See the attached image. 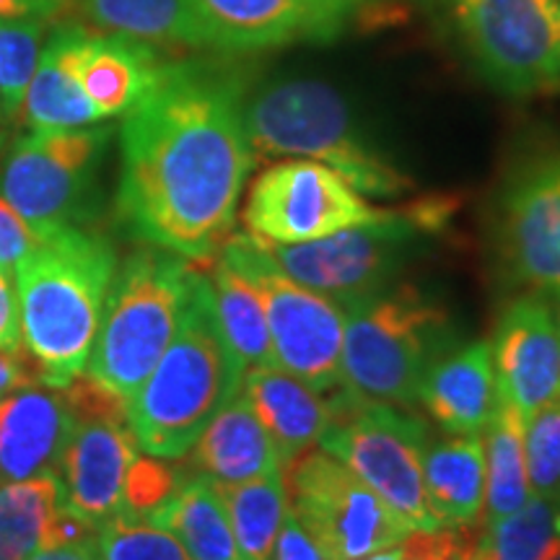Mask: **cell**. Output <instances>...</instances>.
Returning <instances> with one entry per match:
<instances>
[{
	"instance_id": "obj_1",
	"label": "cell",
	"mask_w": 560,
	"mask_h": 560,
	"mask_svg": "<svg viewBox=\"0 0 560 560\" xmlns=\"http://www.w3.org/2000/svg\"><path fill=\"white\" fill-rule=\"evenodd\" d=\"M244 94L234 68L166 60L156 86L122 117L115 213L132 240L190 262L219 255L257 164Z\"/></svg>"
},
{
	"instance_id": "obj_2",
	"label": "cell",
	"mask_w": 560,
	"mask_h": 560,
	"mask_svg": "<svg viewBox=\"0 0 560 560\" xmlns=\"http://www.w3.org/2000/svg\"><path fill=\"white\" fill-rule=\"evenodd\" d=\"M117 255L91 229L39 231V242L13 270L21 310V346L39 382L62 389L86 374Z\"/></svg>"
},
{
	"instance_id": "obj_3",
	"label": "cell",
	"mask_w": 560,
	"mask_h": 560,
	"mask_svg": "<svg viewBox=\"0 0 560 560\" xmlns=\"http://www.w3.org/2000/svg\"><path fill=\"white\" fill-rule=\"evenodd\" d=\"M242 380L244 366L215 317L210 278L198 270L177 332L128 400V425L140 452L187 457L215 412L242 389Z\"/></svg>"
},
{
	"instance_id": "obj_4",
	"label": "cell",
	"mask_w": 560,
	"mask_h": 560,
	"mask_svg": "<svg viewBox=\"0 0 560 560\" xmlns=\"http://www.w3.org/2000/svg\"><path fill=\"white\" fill-rule=\"evenodd\" d=\"M244 130L255 159H312L327 164L363 198L408 195L412 179L369 143L346 96L317 79H278L244 94Z\"/></svg>"
},
{
	"instance_id": "obj_5",
	"label": "cell",
	"mask_w": 560,
	"mask_h": 560,
	"mask_svg": "<svg viewBox=\"0 0 560 560\" xmlns=\"http://www.w3.org/2000/svg\"><path fill=\"white\" fill-rule=\"evenodd\" d=\"M198 268L143 244L117 265L86 374L130 400L177 332Z\"/></svg>"
},
{
	"instance_id": "obj_6",
	"label": "cell",
	"mask_w": 560,
	"mask_h": 560,
	"mask_svg": "<svg viewBox=\"0 0 560 560\" xmlns=\"http://www.w3.org/2000/svg\"><path fill=\"white\" fill-rule=\"evenodd\" d=\"M346 310L342 387L366 400L412 408L433 361L450 350V314L410 283H392Z\"/></svg>"
},
{
	"instance_id": "obj_7",
	"label": "cell",
	"mask_w": 560,
	"mask_h": 560,
	"mask_svg": "<svg viewBox=\"0 0 560 560\" xmlns=\"http://www.w3.org/2000/svg\"><path fill=\"white\" fill-rule=\"evenodd\" d=\"M429 425L397 405L366 400L340 387L332 395V420L319 446L338 457L412 529H444L425 493L423 457Z\"/></svg>"
},
{
	"instance_id": "obj_8",
	"label": "cell",
	"mask_w": 560,
	"mask_h": 560,
	"mask_svg": "<svg viewBox=\"0 0 560 560\" xmlns=\"http://www.w3.org/2000/svg\"><path fill=\"white\" fill-rule=\"evenodd\" d=\"M450 208L444 202H418L410 210H389L380 221L363 223L325 240L301 244L260 242L270 260L296 283L325 293L338 304L374 296L395 283L410 260L420 236L439 229Z\"/></svg>"
},
{
	"instance_id": "obj_9",
	"label": "cell",
	"mask_w": 560,
	"mask_h": 560,
	"mask_svg": "<svg viewBox=\"0 0 560 560\" xmlns=\"http://www.w3.org/2000/svg\"><path fill=\"white\" fill-rule=\"evenodd\" d=\"M112 140L107 125L30 130L0 166V195L37 231L89 229L102 206V166Z\"/></svg>"
},
{
	"instance_id": "obj_10",
	"label": "cell",
	"mask_w": 560,
	"mask_h": 560,
	"mask_svg": "<svg viewBox=\"0 0 560 560\" xmlns=\"http://www.w3.org/2000/svg\"><path fill=\"white\" fill-rule=\"evenodd\" d=\"M262 293L276 366L317 392L342 387L346 310L325 293L285 276L255 236L231 234L219 249Z\"/></svg>"
},
{
	"instance_id": "obj_11",
	"label": "cell",
	"mask_w": 560,
	"mask_h": 560,
	"mask_svg": "<svg viewBox=\"0 0 560 560\" xmlns=\"http://www.w3.org/2000/svg\"><path fill=\"white\" fill-rule=\"evenodd\" d=\"M459 39L490 86L506 96L560 89L558 0H450Z\"/></svg>"
},
{
	"instance_id": "obj_12",
	"label": "cell",
	"mask_w": 560,
	"mask_h": 560,
	"mask_svg": "<svg viewBox=\"0 0 560 560\" xmlns=\"http://www.w3.org/2000/svg\"><path fill=\"white\" fill-rule=\"evenodd\" d=\"M285 472L289 509L327 560L366 558L416 532L322 446L299 454Z\"/></svg>"
},
{
	"instance_id": "obj_13",
	"label": "cell",
	"mask_w": 560,
	"mask_h": 560,
	"mask_svg": "<svg viewBox=\"0 0 560 560\" xmlns=\"http://www.w3.org/2000/svg\"><path fill=\"white\" fill-rule=\"evenodd\" d=\"M387 213L371 206L327 164L285 159L252 182L242 221L247 234L260 242L301 244L380 221Z\"/></svg>"
},
{
	"instance_id": "obj_14",
	"label": "cell",
	"mask_w": 560,
	"mask_h": 560,
	"mask_svg": "<svg viewBox=\"0 0 560 560\" xmlns=\"http://www.w3.org/2000/svg\"><path fill=\"white\" fill-rule=\"evenodd\" d=\"M499 255L516 283L560 296V151L524 159L499 198Z\"/></svg>"
},
{
	"instance_id": "obj_15",
	"label": "cell",
	"mask_w": 560,
	"mask_h": 560,
	"mask_svg": "<svg viewBox=\"0 0 560 560\" xmlns=\"http://www.w3.org/2000/svg\"><path fill=\"white\" fill-rule=\"evenodd\" d=\"M490 350L499 395L524 423L545 405L560 400V335L545 293L509 301Z\"/></svg>"
},
{
	"instance_id": "obj_16",
	"label": "cell",
	"mask_w": 560,
	"mask_h": 560,
	"mask_svg": "<svg viewBox=\"0 0 560 560\" xmlns=\"http://www.w3.org/2000/svg\"><path fill=\"white\" fill-rule=\"evenodd\" d=\"M140 454L128 420L81 418L58 465L62 506L100 529L122 516L125 482Z\"/></svg>"
},
{
	"instance_id": "obj_17",
	"label": "cell",
	"mask_w": 560,
	"mask_h": 560,
	"mask_svg": "<svg viewBox=\"0 0 560 560\" xmlns=\"http://www.w3.org/2000/svg\"><path fill=\"white\" fill-rule=\"evenodd\" d=\"M208 50L247 55L335 39L346 21L314 0H192Z\"/></svg>"
},
{
	"instance_id": "obj_18",
	"label": "cell",
	"mask_w": 560,
	"mask_h": 560,
	"mask_svg": "<svg viewBox=\"0 0 560 560\" xmlns=\"http://www.w3.org/2000/svg\"><path fill=\"white\" fill-rule=\"evenodd\" d=\"M68 45L79 89L102 122L128 115L166 66L159 47L81 24H68Z\"/></svg>"
},
{
	"instance_id": "obj_19",
	"label": "cell",
	"mask_w": 560,
	"mask_h": 560,
	"mask_svg": "<svg viewBox=\"0 0 560 560\" xmlns=\"http://www.w3.org/2000/svg\"><path fill=\"white\" fill-rule=\"evenodd\" d=\"M75 416L66 392L30 384L0 400V480L58 472Z\"/></svg>"
},
{
	"instance_id": "obj_20",
	"label": "cell",
	"mask_w": 560,
	"mask_h": 560,
	"mask_svg": "<svg viewBox=\"0 0 560 560\" xmlns=\"http://www.w3.org/2000/svg\"><path fill=\"white\" fill-rule=\"evenodd\" d=\"M418 402L446 433H482L499 402L488 340L444 350L420 382Z\"/></svg>"
},
{
	"instance_id": "obj_21",
	"label": "cell",
	"mask_w": 560,
	"mask_h": 560,
	"mask_svg": "<svg viewBox=\"0 0 560 560\" xmlns=\"http://www.w3.org/2000/svg\"><path fill=\"white\" fill-rule=\"evenodd\" d=\"M190 470L221 486H240L270 472H285L268 429L244 392H236L192 444Z\"/></svg>"
},
{
	"instance_id": "obj_22",
	"label": "cell",
	"mask_w": 560,
	"mask_h": 560,
	"mask_svg": "<svg viewBox=\"0 0 560 560\" xmlns=\"http://www.w3.org/2000/svg\"><path fill=\"white\" fill-rule=\"evenodd\" d=\"M242 392L268 429L283 467L319 444L332 420V397H325L278 366L244 371Z\"/></svg>"
},
{
	"instance_id": "obj_23",
	"label": "cell",
	"mask_w": 560,
	"mask_h": 560,
	"mask_svg": "<svg viewBox=\"0 0 560 560\" xmlns=\"http://www.w3.org/2000/svg\"><path fill=\"white\" fill-rule=\"evenodd\" d=\"M423 478L431 506L444 527H480L486 506L482 433H450L441 441H429Z\"/></svg>"
},
{
	"instance_id": "obj_24",
	"label": "cell",
	"mask_w": 560,
	"mask_h": 560,
	"mask_svg": "<svg viewBox=\"0 0 560 560\" xmlns=\"http://www.w3.org/2000/svg\"><path fill=\"white\" fill-rule=\"evenodd\" d=\"M94 30L122 34L151 47L208 50L192 0H73Z\"/></svg>"
},
{
	"instance_id": "obj_25",
	"label": "cell",
	"mask_w": 560,
	"mask_h": 560,
	"mask_svg": "<svg viewBox=\"0 0 560 560\" xmlns=\"http://www.w3.org/2000/svg\"><path fill=\"white\" fill-rule=\"evenodd\" d=\"M21 115L30 130H70L102 122L73 75L68 24L58 26L42 45Z\"/></svg>"
},
{
	"instance_id": "obj_26",
	"label": "cell",
	"mask_w": 560,
	"mask_h": 560,
	"mask_svg": "<svg viewBox=\"0 0 560 560\" xmlns=\"http://www.w3.org/2000/svg\"><path fill=\"white\" fill-rule=\"evenodd\" d=\"M145 520L170 529L192 560H244L213 480L187 478L164 506Z\"/></svg>"
},
{
	"instance_id": "obj_27",
	"label": "cell",
	"mask_w": 560,
	"mask_h": 560,
	"mask_svg": "<svg viewBox=\"0 0 560 560\" xmlns=\"http://www.w3.org/2000/svg\"><path fill=\"white\" fill-rule=\"evenodd\" d=\"M210 289H213L215 317H219L223 338L244 371L276 366L268 314H265L262 293L255 280L219 255L215 268L210 270Z\"/></svg>"
},
{
	"instance_id": "obj_28",
	"label": "cell",
	"mask_w": 560,
	"mask_h": 560,
	"mask_svg": "<svg viewBox=\"0 0 560 560\" xmlns=\"http://www.w3.org/2000/svg\"><path fill=\"white\" fill-rule=\"evenodd\" d=\"M62 511L58 472L0 482V560H30L50 545Z\"/></svg>"
},
{
	"instance_id": "obj_29",
	"label": "cell",
	"mask_w": 560,
	"mask_h": 560,
	"mask_svg": "<svg viewBox=\"0 0 560 560\" xmlns=\"http://www.w3.org/2000/svg\"><path fill=\"white\" fill-rule=\"evenodd\" d=\"M486 506L482 524L520 511L532 495L527 454H524V418L499 395L493 418L486 425Z\"/></svg>"
},
{
	"instance_id": "obj_30",
	"label": "cell",
	"mask_w": 560,
	"mask_h": 560,
	"mask_svg": "<svg viewBox=\"0 0 560 560\" xmlns=\"http://www.w3.org/2000/svg\"><path fill=\"white\" fill-rule=\"evenodd\" d=\"M213 486L229 514L242 558L272 560L280 524L289 511L285 472H270L265 478L240 482V486H221V482H213Z\"/></svg>"
},
{
	"instance_id": "obj_31",
	"label": "cell",
	"mask_w": 560,
	"mask_h": 560,
	"mask_svg": "<svg viewBox=\"0 0 560 560\" xmlns=\"http://www.w3.org/2000/svg\"><path fill=\"white\" fill-rule=\"evenodd\" d=\"M560 542V501L532 495L520 511L480 524L472 560H548Z\"/></svg>"
},
{
	"instance_id": "obj_32",
	"label": "cell",
	"mask_w": 560,
	"mask_h": 560,
	"mask_svg": "<svg viewBox=\"0 0 560 560\" xmlns=\"http://www.w3.org/2000/svg\"><path fill=\"white\" fill-rule=\"evenodd\" d=\"M45 30V19H0V104L9 117L21 115L24 107Z\"/></svg>"
},
{
	"instance_id": "obj_33",
	"label": "cell",
	"mask_w": 560,
	"mask_h": 560,
	"mask_svg": "<svg viewBox=\"0 0 560 560\" xmlns=\"http://www.w3.org/2000/svg\"><path fill=\"white\" fill-rule=\"evenodd\" d=\"M102 560H192L170 529L149 520L115 516L96 529Z\"/></svg>"
},
{
	"instance_id": "obj_34",
	"label": "cell",
	"mask_w": 560,
	"mask_h": 560,
	"mask_svg": "<svg viewBox=\"0 0 560 560\" xmlns=\"http://www.w3.org/2000/svg\"><path fill=\"white\" fill-rule=\"evenodd\" d=\"M524 454L532 493L560 501V400L545 405L524 423Z\"/></svg>"
},
{
	"instance_id": "obj_35",
	"label": "cell",
	"mask_w": 560,
	"mask_h": 560,
	"mask_svg": "<svg viewBox=\"0 0 560 560\" xmlns=\"http://www.w3.org/2000/svg\"><path fill=\"white\" fill-rule=\"evenodd\" d=\"M187 475L172 465V459L138 454L132 462L128 482H125L122 516L130 520H145L159 506H164L177 490L185 486Z\"/></svg>"
},
{
	"instance_id": "obj_36",
	"label": "cell",
	"mask_w": 560,
	"mask_h": 560,
	"mask_svg": "<svg viewBox=\"0 0 560 560\" xmlns=\"http://www.w3.org/2000/svg\"><path fill=\"white\" fill-rule=\"evenodd\" d=\"M37 242L39 231L0 195V268L16 270Z\"/></svg>"
},
{
	"instance_id": "obj_37",
	"label": "cell",
	"mask_w": 560,
	"mask_h": 560,
	"mask_svg": "<svg viewBox=\"0 0 560 560\" xmlns=\"http://www.w3.org/2000/svg\"><path fill=\"white\" fill-rule=\"evenodd\" d=\"M272 560H327L325 552L317 548L312 540L310 532L301 527L296 514L289 509L280 524L276 550H272Z\"/></svg>"
},
{
	"instance_id": "obj_38",
	"label": "cell",
	"mask_w": 560,
	"mask_h": 560,
	"mask_svg": "<svg viewBox=\"0 0 560 560\" xmlns=\"http://www.w3.org/2000/svg\"><path fill=\"white\" fill-rule=\"evenodd\" d=\"M21 346V310L13 272L0 268V350H16Z\"/></svg>"
},
{
	"instance_id": "obj_39",
	"label": "cell",
	"mask_w": 560,
	"mask_h": 560,
	"mask_svg": "<svg viewBox=\"0 0 560 560\" xmlns=\"http://www.w3.org/2000/svg\"><path fill=\"white\" fill-rule=\"evenodd\" d=\"M30 384H42L37 369L24 348L0 350V400L11 395L13 389L30 387Z\"/></svg>"
},
{
	"instance_id": "obj_40",
	"label": "cell",
	"mask_w": 560,
	"mask_h": 560,
	"mask_svg": "<svg viewBox=\"0 0 560 560\" xmlns=\"http://www.w3.org/2000/svg\"><path fill=\"white\" fill-rule=\"evenodd\" d=\"M68 0H0V19H55Z\"/></svg>"
},
{
	"instance_id": "obj_41",
	"label": "cell",
	"mask_w": 560,
	"mask_h": 560,
	"mask_svg": "<svg viewBox=\"0 0 560 560\" xmlns=\"http://www.w3.org/2000/svg\"><path fill=\"white\" fill-rule=\"evenodd\" d=\"M314 3L322 5L325 11L335 13V16L348 21L350 16H353V11H359L361 5H371L376 3V0H314Z\"/></svg>"
},
{
	"instance_id": "obj_42",
	"label": "cell",
	"mask_w": 560,
	"mask_h": 560,
	"mask_svg": "<svg viewBox=\"0 0 560 560\" xmlns=\"http://www.w3.org/2000/svg\"><path fill=\"white\" fill-rule=\"evenodd\" d=\"M83 545H86V542H79V545H45V548L34 552L30 560H73L75 556H79V550L83 548Z\"/></svg>"
},
{
	"instance_id": "obj_43",
	"label": "cell",
	"mask_w": 560,
	"mask_h": 560,
	"mask_svg": "<svg viewBox=\"0 0 560 560\" xmlns=\"http://www.w3.org/2000/svg\"><path fill=\"white\" fill-rule=\"evenodd\" d=\"M94 540H96V537H94ZM94 540L83 545V548L79 550V556H75L73 560H102V556H100V550H96V542H94Z\"/></svg>"
},
{
	"instance_id": "obj_44",
	"label": "cell",
	"mask_w": 560,
	"mask_h": 560,
	"mask_svg": "<svg viewBox=\"0 0 560 560\" xmlns=\"http://www.w3.org/2000/svg\"><path fill=\"white\" fill-rule=\"evenodd\" d=\"M556 325H558V335H560V296H556Z\"/></svg>"
},
{
	"instance_id": "obj_45",
	"label": "cell",
	"mask_w": 560,
	"mask_h": 560,
	"mask_svg": "<svg viewBox=\"0 0 560 560\" xmlns=\"http://www.w3.org/2000/svg\"><path fill=\"white\" fill-rule=\"evenodd\" d=\"M548 560H560V542L556 545V550L550 552V558H548Z\"/></svg>"
},
{
	"instance_id": "obj_46",
	"label": "cell",
	"mask_w": 560,
	"mask_h": 560,
	"mask_svg": "<svg viewBox=\"0 0 560 560\" xmlns=\"http://www.w3.org/2000/svg\"><path fill=\"white\" fill-rule=\"evenodd\" d=\"M0 109H3V104H0Z\"/></svg>"
},
{
	"instance_id": "obj_47",
	"label": "cell",
	"mask_w": 560,
	"mask_h": 560,
	"mask_svg": "<svg viewBox=\"0 0 560 560\" xmlns=\"http://www.w3.org/2000/svg\"><path fill=\"white\" fill-rule=\"evenodd\" d=\"M558 3H560V0H558Z\"/></svg>"
}]
</instances>
